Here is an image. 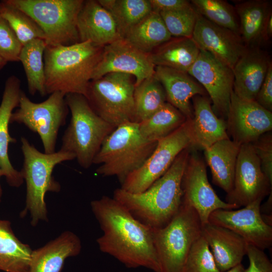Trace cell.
<instances>
[{
  "mask_svg": "<svg viewBox=\"0 0 272 272\" xmlns=\"http://www.w3.org/2000/svg\"><path fill=\"white\" fill-rule=\"evenodd\" d=\"M90 206L103 232L96 240L101 251L127 268L144 267L161 272L153 228L135 219L113 197L103 196L91 201Z\"/></svg>",
  "mask_w": 272,
  "mask_h": 272,
  "instance_id": "6da1fadb",
  "label": "cell"
},
{
  "mask_svg": "<svg viewBox=\"0 0 272 272\" xmlns=\"http://www.w3.org/2000/svg\"><path fill=\"white\" fill-rule=\"evenodd\" d=\"M190 148L182 151L166 173L144 191L134 193L119 188L113 197L144 224L153 229L164 227L182 204V179Z\"/></svg>",
  "mask_w": 272,
  "mask_h": 272,
  "instance_id": "7a4b0ae2",
  "label": "cell"
},
{
  "mask_svg": "<svg viewBox=\"0 0 272 272\" xmlns=\"http://www.w3.org/2000/svg\"><path fill=\"white\" fill-rule=\"evenodd\" d=\"M103 47L90 41L47 45L43 55L46 94L60 92L86 97Z\"/></svg>",
  "mask_w": 272,
  "mask_h": 272,
  "instance_id": "3957f363",
  "label": "cell"
},
{
  "mask_svg": "<svg viewBox=\"0 0 272 272\" xmlns=\"http://www.w3.org/2000/svg\"><path fill=\"white\" fill-rule=\"evenodd\" d=\"M24 162L20 171L26 184V203L20 217L29 213L31 224L35 227L40 221H48L45 201L46 193L58 192L61 186L52 176L55 167L64 161L75 159L74 154L59 150L51 154L42 153L25 137L21 139Z\"/></svg>",
  "mask_w": 272,
  "mask_h": 272,
  "instance_id": "277c9868",
  "label": "cell"
},
{
  "mask_svg": "<svg viewBox=\"0 0 272 272\" xmlns=\"http://www.w3.org/2000/svg\"><path fill=\"white\" fill-rule=\"evenodd\" d=\"M157 144L142 136L138 123H123L108 135L95 157L93 164L100 165L96 173L104 177L116 176L121 183L144 164Z\"/></svg>",
  "mask_w": 272,
  "mask_h": 272,
  "instance_id": "5b68a950",
  "label": "cell"
},
{
  "mask_svg": "<svg viewBox=\"0 0 272 272\" xmlns=\"http://www.w3.org/2000/svg\"><path fill=\"white\" fill-rule=\"evenodd\" d=\"M65 100L71 118L60 150L74 154L79 164L88 169L93 164L105 139L115 128L95 112L84 95L68 94Z\"/></svg>",
  "mask_w": 272,
  "mask_h": 272,
  "instance_id": "8992f818",
  "label": "cell"
},
{
  "mask_svg": "<svg viewBox=\"0 0 272 272\" xmlns=\"http://www.w3.org/2000/svg\"><path fill=\"white\" fill-rule=\"evenodd\" d=\"M201 225L194 209L182 202L178 213L167 225L153 229L161 272H185L190 250L201 235Z\"/></svg>",
  "mask_w": 272,
  "mask_h": 272,
  "instance_id": "52a82bcc",
  "label": "cell"
},
{
  "mask_svg": "<svg viewBox=\"0 0 272 272\" xmlns=\"http://www.w3.org/2000/svg\"><path fill=\"white\" fill-rule=\"evenodd\" d=\"M30 16L42 29L47 45L80 42L77 27L83 0H5Z\"/></svg>",
  "mask_w": 272,
  "mask_h": 272,
  "instance_id": "ba28073f",
  "label": "cell"
},
{
  "mask_svg": "<svg viewBox=\"0 0 272 272\" xmlns=\"http://www.w3.org/2000/svg\"><path fill=\"white\" fill-rule=\"evenodd\" d=\"M135 82L130 75L108 73L90 82L85 97L95 112L116 128L134 122Z\"/></svg>",
  "mask_w": 272,
  "mask_h": 272,
  "instance_id": "9c48e42d",
  "label": "cell"
},
{
  "mask_svg": "<svg viewBox=\"0 0 272 272\" xmlns=\"http://www.w3.org/2000/svg\"><path fill=\"white\" fill-rule=\"evenodd\" d=\"M65 95L60 92L50 94L40 103L30 100L22 91L18 109L13 112L10 123L23 124L40 137L44 153L55 152L59 129L65 123L69 108L65 100Z\"/></svg>",
  "mask_w": 272,
  "mask_h": 272,
  "instance_id": "30bf717a",
  "label": "cell"
},
{
  "mask_svg": "<svg viewBox=\"0 0 272 272\" xmlns=\"http://www.w3.org/2000/svg\"><path fill=\"white\" fill-rule=\"evenodd\" d=\"M193 147L191 120L157 142L150 157L138 169L128 175L121 183L122 189L130 193H140L147 189L170 167L184 150Z\"/></svg>",
  "mask_w": 272,
  "mask_h": 272,
  "instance_id": "8fae6325",
  "label": "cell"
},
{
  "mask_svg": "<svg viewBox=\"0 0 272 272\" xmlns=\"http://www.w3.org/2000/svg\"><path fill=\"white\" fill-rule=\"evenodd\" d=\"M181 185L182 202L194 209L202 225L209 222L210 215L216 210L238 209L216 194L208 180L205 162L193 147L190 149Z\"/></svg>",
  "mask_w": 272,
  "mask_h": 272,
  "instance_id": "7c38bea8",
  "label": "cell"
},
{
  "mask_svg": "<svg viewBox=\"0 0 272 272\" xmlns=\"http://www.w3.org/2000/svg\"><path fill=\"white\" fill-rule=\"evenodd\" d=\"M187 73L208 92L215 113L225 120L227 119L233 92L232 69L210 52L200 49Z\"/></svg>",
  "mask_w": 272,
  "mask_h": 272,
  "instance_id": "4fadbf2b",
  "label": "cell"
},
{
  "mask_svg": "<svg viewBox=\"0 0 272 272\" xmlns=\"http://www.w3.org/2000/svg\"><path fill=\"white\" fill-rule=\"evenodd\" d=\"M271 192V184L264 174L252 143L241 145L235 167L233 186L226 202L238 209Z\"/></svg>",
  "mask_w": 272,
  "mask_h": 272,
  "instance_id": "5bb4252c",
  "label": "cell"
},
{
  "mask_svg": "<svg viewBox=\"0 0 272 272\" xmlns=\"http://www.w3.org/2000/svg\"><path fill=\"white\" fill-rule=\"evenodd\" d=\"M262 199L258 198L240 209L216 210L210 215L209 222L233 231L248 244L264 250L272 245V227L262 218Z\"/></svg>",
  "mask_w": 272,
  "mask_h": 272,
  "instance_id": "9a60e30c",
  "label": "cell"
},
{
  "mask_svg": "<svg viewBox=\"0 0 272 272\" xmlns=\"http://www.w3.org/2000/svg\"><path fill=\"white\" fill-rule=\"evenodd\" d=\"M155 69L150 53L140 50L121 38L103 47L92 80L110 73H123L134 77L135 87L153 76Z\"/></svg>",
  "mask_w": 272,
  "mask_h": 272,
  "instance_id": "2e32d148",
  "label": "cell"
},
{
  "mask_svg": "<svg viewBox=\"0 0 272 272\" xmlns=\"http://www.w3.org/2000/svg\"><path fill=\"white\" fill-rule=\"evenodd\" d=\"M227 122L233 141L241 145L252 143L272 129V113L255 101L247 100L233 92Z\"/></svg>",
  "mask_w": 272,
  "mask_h": 272,
  "instance_id": "e0dca14e",
  "label": "cell"
},
{
  "mask_svg": "<svg viewBox=\"0 0 272 272\" xmlns=\"http://www.w3.org/2000/svg\"><path fill=\"white\" fill-rule=\"evenodd\" d=\"M192 38L200 49L210 52L232 69L247 48L240 36L198 13Z\"/></svg>",
  "mask_w": 272,
  "mask_h": 272,
  "instance_id": "ac0fdd59",
  "label": "cell"
},
{
  "mask_svg": "<svg viewBox=\"0 0 272 272\" xmlns=\"http://www.w3.org/2000/svg\"><path fill=\"white\" fill-rule=\"evenodd\" d=\"M271 64L266 52L259 47H247L232 69L234 94L255 101Z\"/></svg>",
  "mask_w": 272,
  "mask_h": 272,
  "instance_id": "d6986e66",
  "label": "cell"
},
{
  "mask_svg": "<svg viewBox=\"0 0 272 272\" xmlns=\"http://www.w3.org/2000/svg\"><path fill=\"white\" fill-rule=\"evenodd\" d=\"M80 42L105 46L122 38L111 14L95 0L84 1L77 18Z\"/></svg>",
  "mask_w": 272,
  "mask_h": 272,
  "instance_id": "ffe728a7",
  "label": "cell"
},
{
  "mask_svg": "<svg viewBox=\"0 0 272 272\" xmlns=\"http://www.w3.org/2000/svg\"><path fill=\"white\" fill-rule=\"evenodd\" d=\"M21 82L19 78L12 75L5 83L4 92L0 105V162L2 175L4 176L9 185L19 187L24 182L20 171L12 165L8 155L9 144L15 143L16 140L11 137L9 125L13 110L18 107L20 94Z\"/></svg>",
  "mask_w": 272,
  "mask_h": 272,
  "instance_id": "44dd1931",
  "label": "cell"
},
{
  "mask_svg": "<svg viewBox=\"0 0 272 272\" xmlns=\"http://www.w3.org/2000/svg\"><path fill=\"white\" fill-rule=\"evenodd\" d=\"M206 239L219 270L226 271L242 263L248 243L233 231L210 222L201 225Z\"/></svg>",
  "mask_w": 272,
  "mask_h": 272,
  "instance_id": "7402d4cb",
  "label": "cell"
},
{
  "mask_svg": "<svg viewBox=\"0 0 272 272\" xmlns=\"http://www.w3.org/2000/svg\"><path fill=\"white\" fill-rule=\"evenodd\" d=\"M154 76L165 90L167 102L191 119L193 108L190 99L196 95L204 96V88L188 73L167 67L156 66Z\"/></svg>",
  "mask_w": 272,
  "mask_h": 272,
  "instance_id": "603a6c76",
  "label": "cell"
},
{
  "mask_svg": "<svg viewBox=\"0 0 272 272\" xmlns=\"http://www.w3.org/2000/svg\"><path fill=\"white\" fill-rule=\"evenodd\" d=\"M80 238L65 231L44 246L33 250L28 272H61L65 260L79 255Z\"/></svg>",
  "mask_w": 272,
  "mask_h": 272,
  "instance_id": "cb8c5ba5",
  "label": "cell"
},
{
  "mask_svg": "<svg viewBox=\"0 0 272 272\" xmlns=\"http://www.w3.org/2000/svg\"><path fill=\"white\" fill-rule=\"evenodd\" d=\"M193 117L190 119L193 148L206 149L215 143L229 139L227 121L214 112L204 96L193 98Z\"/></svg>",
  "mask_w": 272,
  "mask_h": 272,
  "instance_id": "d4e9b609",
  "label": "cell"
},
{
  "mask_svg": "<svg viewBox=\"0 0 272 272\" xmlns=\"http://www.w3.org/2000/svg\"><path fill=\"white\" fill-rule=\"evenodd\" d=\"M238 17L240 37L246 47H259L267 39V22L271 14L269 1H242L234 7Z\"/></svg>",
  "mask_w": 272,
  "mask_h": 272,
  "instance_id": "484cf974",
  "label": "cell"
},
{
  "mask_svg": "<svg viewBox=\"0 0 272 272\" xmlns=\"http://www.w3.org/2000/svg\"><path fill=\"white\" fill-rule=\"evenodd\" d=\"M240 146L229 138L219 141L204 150L206 161L211 170L213 182L227 193L233 188Z\"/></svg>",
  "mask_w": 272,
  "mask_h": 272,
  "instance_id": "4316f807",
  "label": "cell"
},
{
  "mask_svg": "<svg viewBox=\"0 0 272 272\" xmlns=\"http://www.w3.org/2000/svg\"><path fill=\"white\" fill-rule=\"evenodd\" d=\"M200 49L192 38L171 37L150 53L156 66L187 72L196 60Z\"/></svg>",
  "mask_w": 272,
  "mask_h": 272,
  "instance_id": "83f0119b",
  "label": "cell"
},
{
  "mask_svg": "<svg viewBox=\"0 0 272 272\" xmlns=\"http://www.w3.org/2000/svg\"><path fill=\"white\" fill-rule=\"evenodd\" d=\"M32 251L16 236L11 222L0 219V270L28 272Z\"/></svg>",
  "mask_w": 272,
  "mask_h": 272,
  "instance_id": "f1b7e54d",
  "label": "cell"
},
{
  "mask_svg": "<svg viewBox=\"0 0 272 272\" xmlns=\"http://www.w3.org/2000/svg\"><path fill=\"white\" fill-rule=\"evenodd\" d=\"M171 37L160 14L152 11L130 28L123 38L140 50L150 53Z\"/></svg>",
  "mask_w": 272,
  "mask_h": 272,
  "instance_id": "f546056e",
  "label": "cell"
},
{
  "mask_svg": "<svg viewBox=\"0 0 272 272\" xmlns=\"http://www.w3.org/2000/svg\"><path fill=\"white\" fill-rule=\"evenodd\" d=\"M186 120L179 110L166 102L151 116L138 123L139 130L146 140L157 142L180 127Z\"/></svg>",
  "mask_w": 272,
  "mask_h": 272,
  "instance_id": "4dcf8cb0",
  "label": "cell"
},
{
  "mask_svg": "<svg viewBox=\"0 0 272 272\" xmlns=\"http://www.w3.org/2000/svg\"><path fill=\"white\" fill-rule=\"evenodd\" d=\"M46 46L44 39H34L23 46L19 55V61L21 62L26 74L28 91L32 95L37 93L42 96L47 95L43 61Z\"/></svg>",
  "mask_w": 272,
  "mask_h": 272,
  "instance_id": "1f68e13d",
  "label": "cell"
},
{
  "mask_svg": "<svg viewBox=\"0 0 272 272\" xmlns=\"http://www.w3.org/2000/svg\"><path fill=\"white\" fill-rule=\"evenodd\" d=\"M112 15L123 38L127 31L152 11L149 0H98Z\"/></svg>",
  "mask_w": 272,
  "mask_h": 272,
  "instance_id": "d6a6232c",
  "label": "cell"
},
{
  "mask_svg": "<svg viewBox=\"0 0 272 272\" xmlns=\"http://www.w3.org/2000/svg\"><path fill=\"white\" fill-rule=\"evenodd\" d=\"M134 122L149 117L167 102L165 90L154 75L135 87Z\"/></svg>",
  "mask_w": 272,
  "mask_h": 272,
  "instance_id": "836d02e7",
  "label": "cell"
},
{
  "mask_svg": "<svg viewBox=\"0 0 272 272\" xmlns=\"http://www.w3.org/2000/svg\"><path fill=\"white\" fill-rule=\"evenodd\" d=\"M197 13L209 21L240 36V26L235 8L222 0H192Z\"/></svg>",
  "mask_w": 272,
  "mask_h": 272,
  "instance_id": "e575fe53",
  "label": "cell"
},
{
  "mask_svg": "<svg viewBox=\"0 0 272 272\" xmlns=\"http://www.w3.org/2000/svg\"><path fill=\"white\" fill-rule=\"evenodd\" d=\"M0 15L9 23L23 45L36 39L45 40V35L37 23L27 14L2 1Z\"/></svg>",
  "mask_w": 272,
  "mask_h": 272,
  "instance_id": "d590c367",
  "label": "cell"
},
{
  "mask_svg": "<svg viewBox=\"0 0 272 272\" xmlns=\"http://www.w3.org/2000/svg\"><path fill=\"white\" fill-rule=\"evenodd\" d=\"M159 14L172 37L192 38L197 12L191 4L181 9Z\"/></svg>",
  "mask_w": 272,
  "mask_h": 272,
  "instance_id": "8d00e7d4",
  "label": "cell"
},
{
  "mask_svg": "<svg viewBox=\"0 0 272 272\" xmlns=\"http://www.w3.org/2000/svg\"><path fill=\"white\" fill-rule=\"evenodd\" d=\"M185 272H221L217 266L207 242L201 235L190 250Z\"/></svg>",
  "mask_w": 272,
  "mask_h": 272,
  "instance_id": "74e56055",
  "label": "cell"
},
{
  "mask_svg": "<svg viewBox=\"0 0 272 272\" xmlns=\"http://www.w3.org/2000/svg\"><path fill=\"white\" fill-rule=\"evenodd\" d=\"M22 47L9 23L0 15V56L7 62L19 61Z\"/></svg>",
  "mask_w": 272,
  "mask_h": 272,
  "instance_id": "f35d334b",
  "label": "cell"
},
{
  "mask_svg": "<svg viewBox=\"0 0 272 272\" xmlns=\"http://www.w3.org/2000/svg\"><path fill=\"white\" fill-rule=\"evenodd\" d=\"M255 153L259 160L261 169L272 184V137L268 132L261 135L252 143Z\"/></svg>",
  "mask_w": 272,
  "mask_h": 272,
  "instance_id": "ab89813d",
  "label": "cell"
},
{
  "mask_svg": "<svg viewBox=\"0 0 272 272\" xmlns=\"http://www.w3.org/2000/svg\"><path fill=\"white\" fill-rule=\"evenodd\" d=\"M249 265L243 272H272V263L263 250L247 244Z\"/></svg>",
  "mask_w": 272,
  "mask_h": 272,
  "instance_id": "60d3db41",
  "label": "cell"
},
{
  "mask_svg": "<svg viewBox=\"0 0 272 272\" xmlns=\"http://www.w3.org/2000/svg\"><path fill=\"white\" fill-rule=\"evenodd\" d=\"M262 107L272 111V65H270L265 79L255 100Z\"/></svg>",
  "mask_w": 272,
  "mask_h": 272,
  "instance_id": "b9f144b4",
  "label": "cell"
},
{
  "mask_svg": "<svg viewBox=\"0 0 272 272\" xmlns=\"http://www.w3.org/2000/svg\"><path fill=\"white\" fill-rule=\"evenodd\" d=\"M152 11L160 13L178 10L190 5L186 0H149Z\"/></svg>",
  "mask_w": 272,
  "mask_h": 272,
  "instance_id": "7bdbcfd3",
  "label": "cell"
},
{
  "mask_svg": "<svg viewBox=\"0 0 272 272\" xmlns=\"http://www.w3.org/2000/svg\"><path fill=\"white\" fill-rule=\"evenodd\" d=\"M265 34L267 39H269L272 35V15L269 17L267 22L266 28H265Z\"/></svg>",
  "mask_w": 272,
  "mask_h": 272,
  "instance_id": "ee69618b",
  "label": "cell"
},
{
  "mask_svg": "<svg viewBox=\"0 0 272 272\" xmlns=\"http://www.w3.org/2000/svg\"><path fill=\"white\" fill-rule=\"evenodd\" d=\"M244 269V266L242 263H240L225 272H243Z\"/></svg>",
  "mask_w": 272,
  "mask_h": 272,
  "instance_id": "f6af8a7d",
  "label": "cell"
},
{
  "mask_svg": "<svg viewBox=\"0 0 272 272\" xmlns=\"http://www.w3.org/2000/svg\"><path fill=\"white\" fill-rule=\"evenodd\" d=\"M7 63V62L0 56V70L2 69Z\"/></svg>",
  "mask_w": 272,
  "mask_h": 272,
  "instance_id": "bcb514c9",
  "label": "cell"
},
{
  "mask_svg": "<svg viewBox=\"0 0 272 272\" xmlns=\"http://www.w3.org/2000/svg\"><path fill=\"white\" fill-rule=\"evenodd\" d=\"M1 176H2V175L1 165V162H0V178ZM2 194H3V190H2V188L1 183H0V202L2 200Z\"/></svg>",
  "mask_w": 272,
  "mask_h": 272,
  "instance_id": "7dc6e473",
  "label": "cell"
},
{
  "mask_svg": "<svg viewBox=\"0 0 272 272\" xmlns=\"http://www.w3.org/2000/svg\"><path fill=\"white\" fill-rule=\"evenodd\" d=\"M119 272H122V271H119Z\"/></svg>",
  "mask_w": 272,
  "mask_h": 272,
  "instance_id": "c3c4849f",
  "label": "cell"
}]
</instances>
